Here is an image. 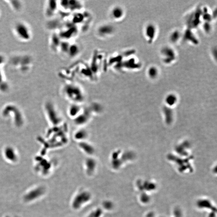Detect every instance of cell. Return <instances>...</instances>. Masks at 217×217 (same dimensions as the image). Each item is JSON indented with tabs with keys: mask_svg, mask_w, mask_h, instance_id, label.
Returning <instances> with one entry per match:
<instances>
[{
	"mask_svg": "<svg viewBox=\"0 0 217 217\" xmlns=\"http://www.w3.org/2000/svg\"><path fill=\"white\" fill-rule=\"evenodd\" d=\"M159 71L155 67H151L149 69L148 71V74L150 77L151 78L156 77L157 76Z\"/></svg>",
	"mask_w": 217,
	"mask_h": 217,
	"instance_id": "277c9868",
	"label": "cell"
},
{
	"mask_svg": "<svg viewBox=\"0 0 217 217\" xmlns=\"http://www.w3.org/2000/svg\"><path fill=\"white\" fill-rule=\"evenodd\" d=\"M146 36L149 42H151L155 37L156 29L155 27L152 24L147 25L145 29Z\"/></svg>",
	"mask_w": 217,
	"mask_h": 217,
	"instance_id": "7a4b0ae2",
	"label": "cell"
},
{
	"mask_svg": "<svg viewBox=\"0 0 217 217\" xmlns=\"http://www.w3.org/2000/svg\"><path fill=\"white\" fill-rule=\"evenodd\" d=\"M162 55L165 62L170 63L175 58V53L170 48H165L162 51Z\"/></svg>",
	"mask_w": 217,
	"mask_h": 217,
	"instance_id": "6da1fadb",
	"label": "cell"
},
{
	"mask_svg": "<svg viewBox=\"0 0 217 217\" xmlns=\"http://www.w3.org/2000/svg\"><path fill=\"white\" fill-rule=\"evenodd\" d=\"M16 30L18 35L21 38H24L25 39H28L30 38V34L27 28L23 25L19 24L16 26Z\"/></svg>",
	"mask_w": 217,
	"mask_h": 217,
	"instance_id": "3957f363",
	"label": "cell"
}]
</instances>
